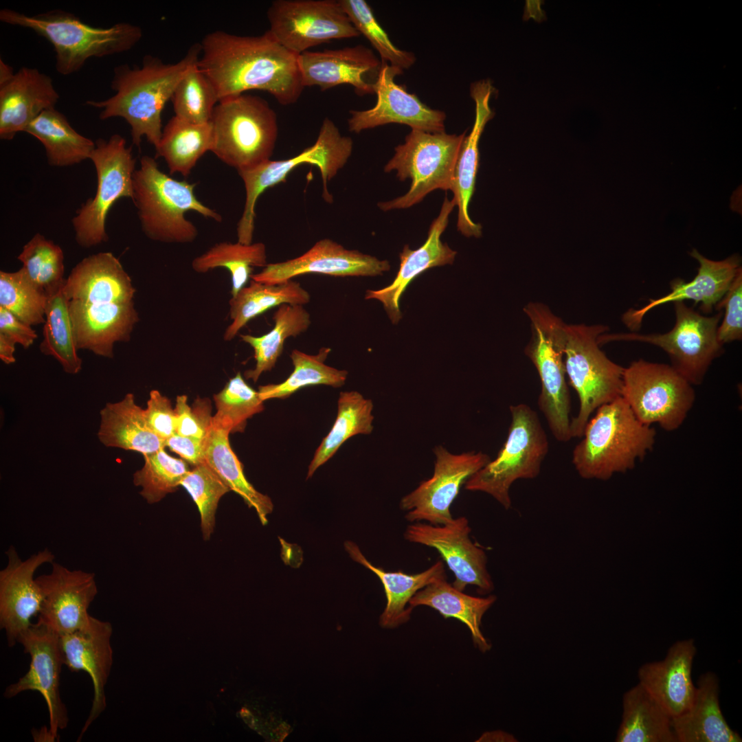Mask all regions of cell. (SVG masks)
<instances>
[{
	"instance_id": "56",
	"label": "cell",
	"mask_w": 742,
	"mask_h": 742,
	"mask_svg": "<svg viewBox=\"0 0 742 742\" xmlns=\"http://www.w3.org/2000/svg\"><path fill=\"white\" fill-rule=\"evenodd\" d=\"M0 333L24 348L31 346L37 334L32 326L23 322L12 313L0 306Z\"/></svg>"
},
{
	"instance_id": "17",
	"label": "cell",
	"mask_w": 742,
	"mask_h": 742,
	"mask_svg": "<svg viewBox=\"0 0 742 742\" xmlns=\"http://www.w3.org/2000/svg\"><path fill=\"white\" fill-rule=\"evenodd\" d=\"M17 642L30 655L27 672L7 686L3 693L12 698L27 690L37 691L44 698L49 712V732L54 739L60 730L67 728L69 717L60 691V675L63 665L60 636L49 627L37 621L20 634Z\"/></svg>"
},
{
	"instance_id": "48",
	"label": "cell",
	"mask_w": 742,
	"mask_h": 742,
	"mask_svg": "<svg viewBox=\"0 0 742 742\" xmlns=\"http://www.w3.org/2000/svg\"><path fill=\"white\" fill-rule=\"evenodd\" d=\"M143 456L144 466L133 474V483L142 488L140 495L149 504L175 491L190 471L186 461L170 456L164 448Z\"/></svg>"
},
{
	"instance_id": "44",
	"label": "cell",
	"mask_w": 742,
	"mask_h": 742,
	"mask_svg": "<svg viewBox=\"0 0 742 742\" xmlns=\"http://www.w3.org/2000/svg\"><path fill=\"white\" fill-rule=\"evenodd\" d=\"M331 349L322 348L317 355H308L293 350L290 355L293 371L283 382L260 385L258 392L265 401L271 398H286L301 388L311 385H325L339 387L344 385L348 372L325 364Z\"/></svg>"
},
{
	"instance_id": "55",
	"label": "cell",
	"mask_w": 742,
	"mask_h": 742,
	"mask_svg": "<svg viewBox=\"0 0 742 742\" xmlns=\"http://www.w3.org/2000/svg\"><path fill=\"white\" fill-rule=\"evenodd\" d=\"M144 415L150 429L166 440L176 433L177 417L170 401L158 390L150 392Z\"/></svg>"
},
{
	"instance_id": "50",
	"label": "cell",
	"mask_w": 742,
	"mask_h": 742,
	"mask_svg": "<svg viewBox=\"0 0 742 742\" xmlns=\"http://www.w3.org/2000/svg\"><path fill=\"white\" fill-rule=\"evenodd\" d=\"M350 21L378 52L383 63L403 71L415 62L414 55L396 47L364 0H338Z\"/></svg>"
},
{
	"instance_id": "34",
	"label": "cell",
	"mask_w": 742,
	"mask_h": 742,
	"mask_svg": "<svg viewBox=\"0 0 742 742\" xmlns=\"http://www.w3.org/2000/svg\"><path fill=\"white\" fill-rule=\"evenodd\" d=\"M99 440L107 447L141 453L143 456L165 448V441L148 427L144 409L128 393L115 403H107L100 410Z\"/></svg>"
},
{
	"instance_id": "57",
	"label": "cell",
	"mask_w": 742,
	"mask_h": 742,
	"mask_svg": "<svg viewBox=\"0 0 742 742\" xmlns=\"http://www.w3.org/2000/svg\"><path fill=\"white\" fill-rule=\"evenodd\" d=\"M205 438L184 436L175 433L165 440V445L185 461L196 466L205 462Z\"/></svg>"
},
{
	"instance_id": "43",
	"label": "cell",
	"mask_w": 742,
	"mask_h": 742,
	"mask_svg": "<svg viewBox=\"0 0 742 742\" xmlns=\"http://www.w3.org/2000/svg\"><path fill=\"white\" fill-rule=\"evenodd\" d=\"M273 328L260 337L240 335L241 339L254 351L256 366L245 372V377L256 382L265 372L271 370L281 355L285 340L305 332L311 325L310 314L303 305L283 304L273 316Z\"/></svg>"
},
{
	"instance_id": "29",
	"label": "cell",
	"mask_w": 742,
	"mask_h": 742,
	"mask_svg": "<svg viewBox=\"0 0 742 742\" xmlns=\"http://www.w3.org/2000/svg\"><path fill=\"white\" fill-rule=\"evenodd\" d=\"M471 95L475 104V117L471 133L463 139L454 168L451 190L452 199L458 208L457 228L465 236L478 238L482 226L475 223L469 214V205L475 191L479 168L478 144L486 123L494 112L489 100L495 89L489 80H482L471 86Z\"/></svg>"
},
{
	"instance_id": "28",
	"label": "cell",
	"mask_w": 742,
	"mask_h": 742,
	"mask_svg": "<svg viewBox=\"0 0 742 742\" xmlns=\"http://www.w3.org/2000/svg\"><path fill=\"white\" fill-rule=\"evenodd\" d=\"M697 649L693 639L678 640L664 659L647 662L638 669L639 684L672 718L686 711L695 692L692 667Z\"/></svg>"
},
{
	"instance_id": "15",
	"label": "cell",
	"mask_w": 742,
	"mask_h": 742,
	"mask_svg": "<svg viewBox=\"0 0 742 742\" xmlns=\"http://www.w3.org/2000/svg\"><path fill=\"white\" fill-rule=\"evenodd\" d=\"M267 14L268 31L297 55L331 40L360 36L339 1L276 0Z\"/></svg>"
},
{
	"instance_id": "25",
	"label": "cell",
	"mask_w": 742,
	"mask_h": 742,
	"mask_svg": "<svg viewBox=\"0 0 742 742\" xmlns=\"http://www.w3.org/2000/svg\"><path fill=\"white\" fill-rule=\"evenodd\" d=\"M689 255L696 259L699 267L697 274L690 282L677 278L671 282V291L659 298L649 299L640 308H629L622 317L624 324L631 332L641 327L645 315L651 309L669 302L690 300L700 304V310L709 314L716 309L741 267V258L733 254L720 261L710 260L693 249Z\"/></svg>"
},
{
	"instance_id": "30",
	"label": "cell",
	"mask_w": 742,
	"mask_h": 742,
	"mask_svg": "<svg viewBox=\"0 0 742 742\" xmlns=\"http://www.w3.org/2000/svg\"><path fill=\"white\" fill-rule=\"evenodd\" d=\"M60 95L53 80L36 68L23 67L0 87V138L12 140L46 109L55 108Z\"/></svg>"
},
{
	"instance_id": "4",
	"label": "cell",
	"mask_w": 742,
	"mask_h": 742,
	"mask_svg": "<svg viewBox=\"0 0 742 742\" xmlns=\"http://www.w3.org/2000/svg\"><path fill=\"white\" fill-rule=\"evenodd\" d=\"M0 21L29 28L54 47L56 69L67 76L80 70L91 58L123 53L142 38V30L128 23L108 27H94L74 14L56 9L28 15L8 8L0 10Z\"/></svg>"
},
{
	"instance_id": "53",
	"label": "cell",
	"mask_w": 742,
	"mask_h": 742,
	"mask_svg": "<svg viewBox=\"0 0 742 742\" xmlns=\"http://www.w3.org/2000/svg\"><path fill=\"white\" fill-rule=\"evenodd\" d=\"M187 401L186 395L177 397L174 408L177 417L176 434L205 439L212 424L210 401L208 399L198 398L192 407H190Z\"/></svg>"
},
{
	"instance_id": "13",
	"label": "cell",
	"mask_w": 742,
	"mask_h": 742,
	"mask_svg": "<svg viewBox=\"0 0 742 742\" xmlns=\"http://www.w3.org/2000/svg\"><path fill=\"white\" fill-rule=\"evenodd\" d=\"M621 397L640 422L673 431L684 423L696 396L671 365L640 359L624 368Z\"/></svg>"
},
{
	"instance_id": "7",
	"label": "cell",
	"mask_w": 742,
	"mask_h": 742,
	"mask_svg": "<svg viewBox=\"0 0 742 742\" xmlns=\"http://www.w3.org/2000/svg\"><path fill=\"white\" fill-rule=\"evenodd\" d=\"M607 330L601 324L564 325L565 372L580 401L578 414L570 423L572 437H582L591 414L621 396L624 368L610 360L598 341Z\"/></svg>"
},
{
	"instance_id": "27",
	"label": "cell",
	"mask_w": 742,
	"mask_h": 742,
	"mask_svg": "<svg viewBox=\"0 0 742 742\" xmlns=\"http://www.w3.org/2000/svg\"><path fill=\"white\" fill-rule=\"evenodd\" d=\"M455 206L453 200L450 201L446 195L438 216L429 227L425 243L415 250L409 249L408 245L403 247L400 254L399 269L394 281L382 289L367 291L366 299L379 300L393 324H397L402 317L398 302L408 284L427 269L452 264L454 261L457 252L442 243L440 236Z\"/></svg>"
},
{
	"instance_id": "14",
	"label": "cell",
	"mask_w": 742,
	"mask_h": 742,
	"mask_svg": "<svg viewBox=\"0 0 742 742\" xmlns=\"http://www.w3.org/2000/svg\"><path fill=\"white\" fill-rule=\"evenodd\" d=\"M90 156L97 175V188L93 198L88 199L72 218L77 243L82 247L97 246L109 239L106 220L113 204L123 197L133 195V180L136 160L131 148L119 134L109 139L95 142Z\"/></svg>"
},
{
	"instance_id": "6",
	"label": "cell",
	"mask_w": 742,
	"mask_h": 742,
	"mask_svg": "<svg viewBox=\"0 0 742 742\" xmlns=\"http://www.w3.org/2000/svg\"><path fill=\"white\" fill-rule=\"evenodd\" d=\"M210 124L211 152L238 172L270 159L278 128L276 114L265 99L243 93L221 100Z\"/></svg>"
},
{
	"instance_id": "59",
	"label": "cell",
	"mask_w": 742,
	"mask_h": 742,
	"mask_svg": "<svg viewBox=\"0 0 742 742\" xmlns=\"http://www.w3.org/2000/svg\"><path fill=\"white\" fill-rule=\"evenodd\" d=\"M14 74L13 68L0 58V87L10 81Z\"/></svg>"
},
{
	"instance_id": "21",
	"label": "cell",
	"mask_w": 742,
	"mask_h": 742,
	"mask_svg": "<svg viewBox=\"0 0 742 742\" xmlns=\"http://www.w3.org/2000/svg\"><path fill=\"white\" fill-rule=\"evenodd\" d=\"M5 555L7 565L0 571V627L12 647L41 609L43 596L34 574L41 565L53 563L55 556L45 548L23 561L12 546Z\"/></svg>"
},
{
	"instance_id": "18",
	"label": "cell",
	"mask_w": 742,
	"mask_h": 742,
	"mask_svg": "<svg viewBox=\"0 0 742 742\" xmlns=\"http://www.w3.org/2000/svg\"><path fill=\"white\" fill-rule=\"evenodd\" d=\"M471 531L467 518L459 517L443 525L413 522L407 526L404 537L436 549L455 576V588L463 592L466 586L475 585L480 593L488 594L494 585L486 567L487 556L471 540Z\"/></svg>"
},
{
	"instance_id": "41",
	"label": "cell",
	"mask_w": 742,
	"mask_h": 742,
	"mask_svg": "<svg viewBox=\"0 0 742 742\" xmlns=\"http://www.w3.org/2000/svg\"><path fill=\"white\" fill-rule=\"evenodd\" d=\"M65 280L45 290V322L40 350L56 359L66 373L76 374L81 370L82 359L77 354L69 312V300L64 290Z\"/></svg>"
},
{
	"instance_id": "47",
	"label": "cell",
	"mask_w": 742,
	"mask_h": 742,
	"mask_svg": "<svg viewBox=\"0 0 742 742\" xmlns=\"http://www.w3.org/2000/svg\"><path fill=\"white\" fill-rule=\"evenodd\" d=\"M46 300L45 291L36 285L23 268L15 272L0 271V306L23 322L44 324Z\"/></svg>"
},
{
	"instance_id": "38",
	"label": "cell",
	"mask_w": 742,
	"mask_h": 742,
	"mask_svg": "<svg viewBox=\"0 0 742 742\" xmlns=\"http://www.w3.org/2000/svg\"><path fill=\"white\" fill-rule=\"evenodd\" d=\"M44 146L47 162L64 167L90 158L95 144L78 133L64 114L51 108L43 111L25 130Z\"/></svg>"
},
{
	"instance_id": "10",
	"label": "cell",
	"mask_w": 742,
	"mask_h": 742,
	"mask_svg": "<svg viewBox=\"0 0 742 742\" xmlns=\"http://www.w3.org/2000/svg\"><path fill=\"white\" fill-rule=\"evenodd\" d=\"M352 146V139L342 135L335 123L326 117L315 144L297 155L284 160L269 159L252 169L238 172L246 193L244 210L237 225L238 242L245 245L252 243L255 207L260 195L267 188L284 181L286 176L301 164H310L318 167L323 181V197L327 202H331L328 182L346 164Z\"/></svg>"
},
{
	"instance_id": "19",
	"label": "cell",
	"mask_w": 742,
	"mask_h": 742,
	"mask_svg": "<svg viewBox=\"0 0 742 742\" xmlns=\"http://www.w3.org/2000/svg\"><path fill=\"white\" fill-rule=\"evenodd\" d=\"M401 73L402 70L382 63L374 85V93L377 98L376 104L367 110L350 111V117L348 120L350 131L359 133L396 123L428 133L445 132V113L427 106L416 95L397 85L394 78Z\"/></svg>"
},
{
	"instance_id": "24",
	"label": "cell",
	"mask_w": 742,
	"mask_h": 742,
	"mask_svg": "<svg viewBox=\"0 0 742 742\" xmlns=\"http://www.w3.org/2000/svg\"><path fill=\"white\" fill-rule=\"evenodd\" d=\"M297 61L304 87L316 86L324 91L346 84L352 85L359 95L374 93L382 65L362 45L306 51L298 55Z\"/></svg>"
},
{
	"instance_id": "33",
	"label": "cell",
	"mask_w": 742,
	"mask_h": 742,
	"mask_svg": "<svg viewBox=\"0 0 742 742\" xmlns=\"http://www.w3.org/2000/svg\"><path fill=\"white\" fill-rule=\"evenodd\" d=\"M344 547L350 558L376 574L383 586L387 603L379 618V624L383 628L394 629L407 622L413 609L409 602L414 594L432 582L447 577L444 564L440 561L418 574L387 572L372 565L354 542L346 541Z\"/></svg>"
},
{
	"instance_id": "46",
	"label": "cell",
	"mask_w": 742,
	"mask_h": 742,
	"mask_svg": "<svg viewBox=\"0 0 742 742\" xmlns=\"http://www.w3.org/2000/svg\"><path fill=\"white\" fill-rule=\"evenodd\" d=\"M214 400L216 413L212 418V426L229 433L243 431L247 420L264 409L258 391L245 382L240 372L229 379Z\"/></svg>"
},
{
	"instance_id": "42",
	"label": "cell",
	"mask_w": 742,
	"mask_h": 742,
	"mask_svg": "<svg viewBox=\"0 0 742 742\" xmlns=\"http://www.w3.org/2000/svg\"><path fill=\"white\" fill-rule=\"evenodd\" d=\"M337 416L328 434L316 449L308 466L307 477L326 463L350 438L370 434L373 430V403L357 391L341 392L337 403Z\"/></svg>"
},
{
	"instance_id": "40",
	"label": "cell",
	"mask_w": 742,
	"mask_h": 742,
	"mask_svg": "<svg viewBox=\"0 0 742 742\" xmlns=\"http://www.w3.org/2000/svg\"><path fill=\"white\" fill-rule=\"evenodd\" d=\"M210 122L197 124L175 115L163 128L155 158L164 159L170 173L188 177L199 159L212 147Z\"/></svg>"
},
{
	"instance_id": "9",
	"label": "cell",
	"mask_w": 742,
	"mask_h": 742,
	"mask_svg": "<svg viewBox=\"0 0 742 742\" xmlns=\"http://www.w3.org/2000/svg\"><path fill=\"white\" fill-rule=\"evenodd\" d=\"M465 133L458 135L412 129L384 167L385 172L396 170L401 181L409 179L410 188L403 196L379 203V207L383 211L408 208L435 190H450Z\"/></svg>"
},
{
	"instance_id": "51",
	"label": "cell",
	"mask_w": 742,
	"mask_h": 742,
	"mask_svg": "<svg viewBox=\"0 0 742 742\" xmlns=\"http://www.w3.org/2000/svg\"><path fill=\"white\" fill-rule=\"evenodd\" d=\"M180 486L187 491L197 506L203 538L209 540L214 531L219 500L230 491L229 488L206 462L190 470Z\"/></svg>"
},
{
	"instance_id": "22",
	"label": "cell",
	"mask_w": 742,
	"mask_h": 742,
	"mask_svg": "<svg viewBox=\"0 0 742 742\" xmlns=\"http://www.w3.org/2000/svg\"><path fill=\"white\" fill-rule=\"evenodd\" d=\"M390 269L387 260L357 250H349L330 240L322 239L302 256L284 262L267 264L251 276L260 283L277 284L304 274H323L337 277L375 276Z\"/></svg>"
},
{
	"instance_id": "49",
	"label": "cell",
	"mask_w": 742,
	"mask_h": 742,
	"mask_svg": "<svg viewBox=\"0 0 742 742\" xmlns=\"http://www.w3.org/2000/svg\"><path fill=\"white\" fill-rule=\"evenodd\" d=\"M170 101L175 116L203 124L210 122L219 100L213 85L197 63L181 79Z\"/></svg>"
},
{
	"instance_id": "3",
	"label": "cell",
	"mask_w": 742,
	"mask_h": 742,
	"mask_svg": "<svg viewBox=\"0 0 742 742\" xmlns=\"http://www.w3.org/2000/svg\"><path fill=\"white\" fill-rule=\"evenodd\" d=\"M583 436L572 452L575 469L584 479L607 480L644 459L653 449L656 432L640 422L620 396L596 409Z\"/></svg>"
},
{
	"instance_id": "12",
	"label": "cell",
	"mask_w": 742,
	"mask_h": 742,
	"mask_svg": "<svg viewBox=\"0 0 742 742\" xmlns=\"http://www.w3.org/2000/svg\"><path fill=\"white\" fill-rule=\"evenodd\" d=\"M675 324L665 333L637 332L599 336L600 345L613 341H637L660 348L669 357L671 366L690 383L699 385L712 362L723 352L717 337L721 312L706 316L688 306L684 302L673 303Z\"/></svg>"
},
{
	"instance_id": "35",
	"label": "cell",
	"mask_w": 742,
	"mask_h": 742,
	"mask_svg": "<svg viewBox=\"0 0 742 742\" xmlns=\"http://www.w3.org/2000/svg\"><path fill=\"white\" fill-rule=\"evenodd\" d=\"M495 600L496 596L493 595L476 597L466 594L449 583L445 577L418 591L409 605L412 609L427 606L438 611L445 619L459 620L469 629L474 645L485 653L491 649V644L482 633V619Z\"/></svg>"
},
{
	"instance_id": "54",
	"label": "cell",
	"mask_w": 742,
	"mask_h": 742,
	"mask_svg": "<svg viewBox=\"0 0 742 742\" xmlns=\"http://www.w3.org/2000/svg\"><path fill=\"white\" fill-rule=\"evenodd\" d=\"M724 308V316L717 329L723 345L742 339V269L738 271L716 310Z\"/></svg>"
},
{
	"instance_id": "32",
	"label": "cell",
	"mask_w": 742,
	"mask_h": 742,
	"mask_svg": "<svg viewBox=\"0 0 742 742\" xmlns=\"http://www.w3.org/2000/svg\"><path fill=\"white\" fill-rule=\"evenodd\" d=\"M719 693V680L715 674L708 672L699 677L690 706L671 718L677 742L742 741L723 715Z\"/></svg>"
},
{
	"instance_id": "58",
	"label": "cell",
	"mask_w": 742,
	"mask_h": 742,
	"mask_svg": "<svg viewBox=\"0 0 742 742\" xmlns=\"http://www.w3.org/2000/svg\"><path fill=\"white\" fill-rule=\"evenodd\" d=\"M16 343L5 335L0 333V359L5 364L16 361L14 353Z\"/></svg>"
},
{
	"instance_id": "2",
	"label": "cell",
	"mask_w": 742,
	"mask_h": 742,
	"mask_svg": "<svg viewBox=\"0 0 742 742\" xmlns=\"http://www.w3.org/2000/svg\"><path fill=\"white\" fill-rule=\"evenodd\" d=\"M201 45L191 46L174 63L145 56L142 66L122 64L115 67L111 82L114 95L103 100H87L86 104L100 109L102 120L122 117L131 126L132 142L139 148L143 137L156 149L161 134V113L187 71L199 62Z\"/></svg>"
},
{
	"instance_id": "16",
	"label": "cell",
	"mask_w": 742,
	"mask_h": 742,
	"mask_svg": "<svg viewBox=\"0 0 742 742\" xmlns=\"http://www.w3.org/2000/svg\"><path fill=\"white\" fill-rule=\"evenodd\" d=\"M434 452L436 461L432 477L421 482L400 502L401 508L407 511L405 519L412 523L425 521L443 525L451 521L453 517L450 507L460 488L491 460L482 452L453 454L441 445L436 446Z\"/></svg>"
},
{
	"instance_id": "45",
	"label": "cell",
	"mask_w": 742,
	"mask_h": 742,
	"mask_svg": "<svg viewBox=\"0 0 742 742\" xmlns=\"http://www.w3.org/2000/svg\"><path fill=\"white\" fill-rule=\"evenodd\" d=\"M267 265L266 247L262 243L245 245L239 242H221L192 262V267L197 273H206L218 267L227 269L232 278V297L245 286L252 275L253 267H265Z\"/></svg>"
},
{
	"instance_id": "37",
	"label": "cell",
	"mask_w": 742,
	"mask_h": 742,
	"mask_svg": "<svg viewBox=\"0 0 742 742\" xmlns=\"http://www.w3.org/2000/svg\"><path fill=\"white\" fill-rule=\"evenodd\" d=\"M311 296L299 282L292 280L277 284H267L251 280L232 297L229 302L232 323L226 328L223 339L231 341L250 320L273 307L283 304L304 305Z\"/></svg>"
},
{
	"instance_id": "5",
	"label": "cell",
	"mask_w": 742,
	"mask_h": 742,
	"mask_svg": "<svg viewBox=\"0 0 742 742\" xmlns=\"http://www.w3.org/2000/svg\"><path fill=\"white\" fill-rule=\"evenodd\" d=\"M195 183L179 181L162 172L155 158L144 155L133 174L132 201L142 230L150 240L189 243L198 236L196 227L185 214L194 211L217 222L222 216L195 196Z\"/></svg>"
},
{
	"instance_id": "20",
	"label": "cell",
	"mask_w": 742,
	"mask_h": 742,
	"mask_svg": "<svg viewBox=\"0 0 742 742\" xmlns=\"http://www.w3.org/2000/svg\"><path fill=\"white\" fill-rule=\"evenodd\" d=\"M51 564L49 574L36 578L43 596L38 620L61 636L89 623L88 609L98 587L93 573Z\"/></svg>"
},
{
	"instance_id": "36",
	"label": "cell",
	"mask_w": 742,
	"mask_h": 742,
	"mask_svg": "<svg viewBox=\"0 0 742 742\" xmlns=\"http://www.w3.org/2000/svg\"><path fill=\"white\" fill-rule=\"evenodd\" d=\"M617 742H677L671 717L638 683L622 699Z\"/></svg>"
},
{
	"instance_id": "1",
	"label": "cell",
	"mask_w": 742,
	"mask_h": 742,
	"mask_svg": "<svg viewBox=\"0 0 742 742\" xmlns=\"http://www.w3.org/2000/svg\"><path fill=\"white\" fill-rule=\"evenodd\" d=\"M200 45L198 66L219 101L256 89L290 105L304 90L298 55L281 45L268 30L258 36L216 30L206 34Z\"/></svg>"
},
{
	"instance_id": "23",
	"label": "cell",
	"mask_w": 742,
	"mask_h": 742,
	"mask_svg": "<svg viewBox=\"0 0 742 742\" xmlns=\"http://www.w3.org/2000/svg\"><path fill=\"white\" fill-rule=\"evenodd\" d=\"M112 633L109 622L91 616L85 627L60 636L63 664L71 672L87 673L93 686L91 710L77 741L106 707L105 686L113 665Z\"/></svg>"
},
{
	"instance_id": "26",
	"label": "cell",
	"mask_w": 742,
	"mask_h": 742,
	"mask_svg": "<svg viewBox=\"0 0 742 742\" xmlns=\"http://www.w3.org/2000/svg\"><path fill=\"white\" fill-rule=\"evenodd\" d=\"M69 312L77 349L113 358L114 344L131 339L139 321L134 301L87 304L69 300Z\"/></svg>"
},
{
	"instance_id": "8",
	"label": "cell",
	"mask_w": 742,
	"mask_h": 742,
	"mask_svg": "<svg viewBox=\"0 0 742 742\" xmlns=\"http://www.w3.org/2000/svg\"><path fill=\"white\" fill-rule=\"evenodd\" d=\"M507 438L494 460L472 475L465 489L486 493L505 509L511 506L509 491L519 479H534L548 451L547 435L537 414L526 404L510 406Z\"/></svg>"
},
{
	"instance_id": "11",
	"label": "cell",
	"mask_w": 742,
	"mask_h": 742,
	"mask_svg": "<svg viewBox=\"0 0 742 742\" xmlns=\"http://www.w3.org/2000/svg\"><path fill=\"white\" fill-rule=\"evenodd\" d=\"M524 310L532 328L525 352L535 366L541 385L539 408L555 439L569 441L572 436L570 395L563 361L565 323L540 303H529Z\"/></svg>"
},
{
	"instance_id": "52",
	"label": "cell",
	"mask_w": 742,
	"mask_h": 742,
	"mask_svg": "<svg viewBox=\"0 0 742 742\" xmlns=\"http://www.w3.org/2000/svg\"><path fill=\"white\" fill-rule=\"evenodd\" d=\"M29 278L45 291L65 281L64 254L59 245L36 234L18 256Z\"/></svg>"
},
{
	"instance_id": "60",
	"label": "cell",
	"mask_w": 742,
	"mask_h": 742,
	"mask_svg": "<svg viewBox=\"0 0 742 742\" xmlns=\"http://www.w3.org/2000/svg\"><path fill=\"white\" fill-rule=\"evenodd\" d=\"M515 739L513 736L509 734H506L502 731H495L492 732L484 733L479 739V741H512Z\"/></svg>"
},
{
	"instance_id": "31",
	"label": "cell",
	"mask_w": 742,
	"mask_h": 742,
	"mask_svg": "<svg viewBox=\"0 0 742 742\" xmlns=\"http://www.w3.org/2000/svg\"><path fill=\"white\" fill-rule=\"evenodd\" d=\"M69 300L87 304L133 302L135 289L119 259L111 252H100L82 259L65 280Z\"/></svg>"
},
{
	"instance_id": "39",
	"label": "cell",
	"mask_w": 742,
	"mask_h": 742,
	"mask_svg": "<svg viewBox=\"0 0 742 742\" xmlns=\"http://www.w3.org/2000/svg\"><path fill=\"white\" fill-rule=\"evenodd\" d=\"M227 430L212 426L205 438V462L219 475L226 485L240 495L254 508L262 525L268 523L267 515L273 511L269 497L258 491L247 480L241 462L231 448Z\"/></svg>"
}]
</instances>
